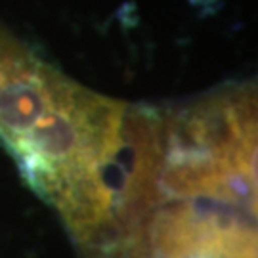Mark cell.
<instances>
[{"instance_id":"obj_1","label":"cell","mask_w":258,"mask_h":258,"mask_svg":"<svg viewBox=\"0 0 258 258\" xmlns=\"http://www.w3.org/2000/svg\"><path fill=\"white\" fill-rule=\"evenodd\" d=\"M165 201L130 258H256L254 195L211 178L170 180Z\"/></svg>"}]
</instances>
